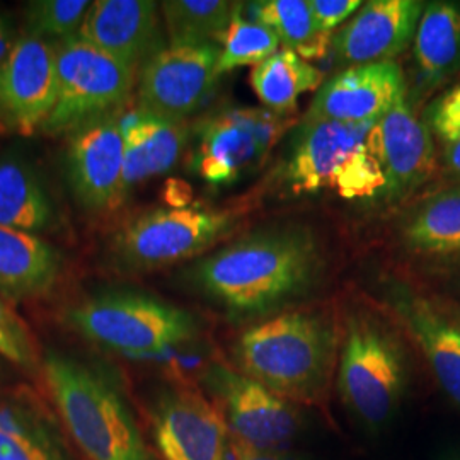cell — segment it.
<instances>
[{"label": "cell", "mask_w": 460, "mask_h": 460, "mask_svg": "<svg viewBox=\"0 0 460 460\" xmlns=\"http://www.w3.org/2000/svg\"><path fill=\"white\" fill-rule=\"evenodd\" d=\"M323 266L313 232L283 226L252 232L205 256L191 279L229 313L258 315L309 292Z\"/></svg>", "instance_id": "6da1fadb"}, {"label": "cell", "mask_w": 460, "mask_h": 460, "mask_svg": "<svg viewBox=\"0 0 460 460\" xmlns=\"http://www.w3.org/2000/svg\"><path fill=\"white\" fill-rule=\"evenodd\" d=\"M338 336L326 315L283 313L247 328L234 346L239 372L287 401H315L328 387Z\"/></svg>", "instance_id": "7a4b0ae2"}, {"label": "cell", "mask_w": 460, "mask_h": 460, "mask_svg": "<svg viewBox=\"0 0 460 460\" xmlns=\"http://www.w3.org/2000/svg\"><path fill=\"white\" fill-rule=\"evenodd\" d=\"M376 123L302 119L288 150L285 180L296 195L331 193L343 199L385 197Z\"/></svg>", "instance_id": "3957f363"}, {"label": "cell", "mask_w": 460, "mask_h": 460, "mask_svg": "<svg viewBox=\"0 0 460 460\" xmlns=\"http://www.w3.org/2000/svg\"><path fill=\"white\" fill-rule=\"evenodd\" d=\"M43 376L74 442L89 460H150L140 429L115 387L83 363L57 351Z\"/></svg>", "instance_id": "277c9868"}, {"label": "cell", "mask_w": 460, "mask_h": 460, "mask_svg": "<svg viewBox=\"0 0 460 460\" xmlns=\"http://www.w3.org/2000/svg\"><path fill=\"white\" fill-rule=\"evenodd\" d=\"M406 382V355L393 329L376 314H349L338 370L346 406L365 425L382 427L397 411Z\"/></svg>", "instance_id": "5b68a950"}, {"label": "cell", "mask_w": 460, "mask_h": 460, "mask_svg": "<svg viewBox=\"0 0 460 460\" xmlns=\"http://www.w3.org/2000/svg\"><path fill=\"white\" fill-rule=\"evenodd\" d=\"M66 321L84 338L130 357L163 353L197 336L195 317L154 296L110 292L72 307Z\"/></svg>", "instance_id": "8992f818"}, {"label": "cell", "mask_w": 460, "mask_h": 460, "mask_svg": "<svg viewBox=\"0 0 460 460\" xmlns=\"http://www.w3.org/2000/svg\"><path fill=\"white\" fill-rule=\"evenodd\" d=\"M137 72L77 36L57 41V99L40 132L72 135L87 123L121 115Z\"/></svg>", "instance_id": "52a82bcc"}, {"label": "cell", "mask_w": 460, "mask_h": 460, "mask_svg": "<svg viewBox=\"0 0 460 460\" xmlns=\"http://www.w3.org/2000/svg\"><path fill=\"white\" fill-rule=\"evenodd\" d=\"M241 212L203 205L154 208L138 215L113 239L118 263L133 271H152L191 260L235 230Z\"/></svg>", "instance_id": "ba28073f"}, {"label": "cell", "mask_w": 460, "mask_h": 460, "mask_svg": "<svg viewBox=\"0 0 460 460\" xmlns=\"http://www.w3.org/2000/svg\"><path fill=\"white\" fill-rule=\"evenodd\" d=\"M292 125V115L266 108L217 110L191 128V171L215 188L230 186L261 167Z\"/></svg>", "instance_id": "9c48e42d"}, {"label": "cell", "mask_w": 460, "mask_h": 460, "mask_svg": "<svg viewBox=\"0 0 460 460\" xmlns=\"http://www.w3.org/2000/svg\"><path fill=\"white\" fill-rule=\"evenodd\" d=\"M220 47L167 45L140 68L138 110L169 121H186L214 91Z\"/></svg>", "instance_id": "30bf717a"}, {"label": "cell", "mask_w": 460, "mask_h": 460, "mask_svg": "<svg viewBox=\"0 0 460 460\" xmlns=\"http://www.w3.org/2000/svg\"><path fill=\"white\" fill-rule=\"evenodd\" d=\"M57 99V43L21 34L0 66V135L41 130Z\"/></svg>", "instance_id": "8fae6325"}, {"label": "cell", "mask_w": 460, "mask_h": 460, "mask_svg": "<svg viewBox=\"0 0 460 460\" xmlns=\"http://www.w3.org/2000/svg\"><path fill=\"white\" fill-rule=\"evenodd\" d=\"M66 180L89 212H110L125 199V138L121 115L106 116L68 135Z\"/></svg>", "instance_id": "7c38bea8"}, {"label": "cell", "mask_w": 460, "mask_h": 460, "mask_svg": "<svg viewBox=\"0 0 460 460\" xmlns=\"http://www.w3.org/2000/svg\"><path fill=\"white\" fill-rule=\"evenodd\" d=\"M207 384L222 401L237 442L277 452L294 440L298 414L287 399L224 365L208 370Z\"/></svg>", "instance_id": "4fadbf2b"}, {"label": "cell", "mask_w": 460, "mask_h": 460, "mask_svg": "<svg viewBox=\"0 0 460 460\" xmlns=\"http://www.w3.org/2000/svg\"><path fill=\"white\" fill-rule=\"evenodd\" d=\"M425 4L420 0H370L331 38L338 66H358L393 58L411 45Z\"/></svg>", "instance_id": "5bb4252c"}, {"label": "cell", "mask_w": 460, "mask_h": 460, "mask_svg": "<svg viewBox=\"0 0 460 460\" xmlns=\"http://www.w3.org/2000/svg\"><path fill=\"white\" fill-rule=\"evenodd\" d=\"M402 68L393 62L348 66L324 81L304 119L376 123L406 98Z\"/></svg>", "instance_id": "9a60e30c"}, {"label": "cell", "mask_w": 460, "mask_h": 460, "mask_svg": "<svg viewBox=\"0 0 460 460\" xmlns=\"http://www.w3.org/2000/svg\"><path fill=\"white\" fill-rule=\"evenodd\" d=\"M163 24L157 2L94 0L77 38L138 70L167 47Z\"/></svg>", "instance_id": "2e32d148"}, {"label": "cell", "mask_w": 460, "mask_h": 460, "mask_svg": "<svg viewBox=\"0 0 460 460\" xmlns=\"http://www.w3.org/2000/svg\"><path fill=\"white\" fill-rule=\"evenodd\" d=\"M152 429L164 460H226V421L197 393L174 389L161 394L152 411Z\"/></svg>", "instance_id": "e0dca14e"}, {"label": "cell", "mask_w": 460, "mask_h": 460, "mask_svg": "<svg viewBox=\"0 0 460 460\" xmlns=\"http://www.w3.org/2000/svg\"><path fill=\"white\" fill-rule=\"evenodd\" d=\"M376 146L387 180L385 197L401 198L433 174L437 154L427 125L414 115L408 98L377 121Z\"/></svg>", "instance_id": "ac0fdd59"}, {"label": "cell", "mask_w": 460, "mask_h": 460, "mask_svg": "<svg viewBox=\"0 0 460 460\" xmlns=\"http://www.w3.org/2000/svg\"><path fill=\"white\" fill-rule=\"evenodd\" d=\"M125 138V193L150 178L169 172L190 144L186 121H169L135 110L121 115Z\"/></svg>", "instance_id": "d6986e66"}, {"label": "cell", "mask_w": 460, "mask_h": 460, "mask_svg": "<svg viewBox=\"0 0 460 460\" xmlns=\"http://www.w3.org/2000/svg\"><path fill=\"white\" fill-rule=\"evenodd\" d=\"M62 273V256L36 234L0 226V292L9 300L49 294Z\"/></svg>", "instance_id": "ffe728a7"}, {"label": "cell", "mask_w": 460, "mask_h": 460, "mask_svg": "<svg viewBox=\"0 0 460 460\" xmlns=\"http://www.w3.org/2000/svg\"><path fill=\"white\" fill-rule=\"evenodd\" d=\"M395 311L411 331L447 395L460 406V324L420 298H401Z\"/></svg>", "instance_id": "44dd1931"}, {"label": "cell", "mask_w": 460, "mask_h": 460, "mask_svg": "<svg viewBox=\"0 0 460 460\" xmlns=\"http://www.w3.org/2000/svg\"><path fill=\"white\" fill-rule=\"evenodd\" d=\"M421 81L437 84L460 70V4L429 2L414 36Z\"/></svg>", "instance_id": "7402d4cb"}, {"label": "cell", "mask_w": 460, "mask_h": 460, "mask_svg": "<svg viewBox=\"0 0 460 460\" xmlns=\"http://www.w3.org/2000/svg\"><path fill=\"white\" fill-rule=\"evenodd\" d=\"M249 84L263 108L292 115L302 94L319 91L324 84V74L294 51L281 49L263 64L252 66Z\"/></svg>", "instance_id": "603a6c76"}, {"label": "cell", "mask_w": 460, "mask_h": 460, "mask_svg": "<svg viewBox=\"0 0 460 460\" xmlns=\"http://www.w3.org/2000/svg\"><path fill=\"white\" fill-rule=\"evenodd\" d=\"M53 220L51 199L33 171L17 159H0V226L38 234Z\"/></svg>", "instance_id": "cb8c5ba5"}, {"label": "cell", "mask_w": 460, "mask_h": 460, "mask_svg": "<svg viewBox=\"0 0 460 460\" xmlns=\"http://www.w3.org/2000/svg\"><path fill=\"white\" fill-rule=\"evenodd\" d=\"M249 11L254 21L277 34L281 49L294 51L307 62L328 55L332 34L317 30L309 0H260L251 2Z\"/></svg>", "instance_id": "d4e9b609"}, {"label": "cell", "mask_w": 460, "mask_h": 460, "mask_svg": "<svg viewBox=\"0 0 460 460\" xmlns=\"http://www.w3.org/2000/svg\"><path fill=\"white\" fill-rule=\"evenodd\" d=\"M239 4L229 0L161 2L159 7L169 45H218Z\"/></svg>", "instance_id": "484cf974"}, {"label": "cell", "mask_w": 460, "mask_h": 460, "mask_svg": "<svg viewBox=\"0 0 460 460\" xmlns=\"http://www.w3.org/2000/svg\"><path fill=\"white\" fill-rule=\"evenodd\" d=\"M404 241L423 254L460 252V188L423 203L404 226Z\"/></svg>", "instance_id": "4316f807"}, {"label": "cell", "mask_w": 460, "mask_h": 460, "mask_svg": "<svg viewBox=\"0 0 460 460\" xmlns=\"http://www.w3.org/2000/svg\"><path fill=\"white\" fill-rule=\"evenodd\" d=\"M0 460H70L51 428L21 404H0Z\"/></svg>", "instance_id": "83f0119b"}, {"label": "cell", "mask_w": 460, "mask_h": 460, "mask_svg": "<svg viewBox=\"0 0 460 460\" xmlns=\"http://www.w3.org/2000/svg\"><path fill=\"white\" fill-rule=\"evenodd\" d=\"M218 75L241 66H256L281 49L277 34L254 19L243 16V4L234 13L227 30L218 40Z\"/></svg>", "instance_id": "f1b7e54d"}, {"label": "cell", "mask_w": 460, "mask_h": 460, "mask_svg": "<svg viewBox=\"0 0 460 460\" xmlns=\"http://www.w3.org/2000/svg\"><path fill=\"white\" fill-rule=\"evenodd\" d=\"M91 2L87 0H34L26 4V34L58 38V41L79 33Z\"/></svg>", "instance_id": "f546056e"}, {"label": "cell", "mask_w": 460, "mask_h": 460, "mask_svg": "<svg viewBox=\"0 0 460 460\" xmlns=\"http://www.w3.org/2000/svg\"><path fill=\"white\" fill-rule=\"evenodd\" d=\"M0 355L24 370H34L38 355L33 338L24 323L0 298Z\"/></svg>", "instance_id": "4dcf8cb0"}, {"label": "cell", "mask_w": 460, "mask_h": 460, "mask_svg": "<svg viewBox=\"0 0 460 460\" xmlns=\"http://www.w3.org/2000/svg\"><path fill=\"white\" fill-rule=\"evenodd\" d=\"M428 121L431 130L445 144L460 140V84L431 104L428 110Z\"/></svg>", "instance_id": "1f68e13d"}, {"label": "cell", "mask_w": 460, "mask_h": 460, "mask_svg": "<svg viewBox=\"0 0 460 460\" xmlns=\"http://www.w3.org/2000/svg\"><path fill=\"white\" fill-rule=\"evenodd\" d=\"M360 0H309V9L319 31L332 34L334 30L362 7Z\"/></svg>", "instance_id": "d6a6232c"}, {"label": "cell", "mask_w": 460, "mask_h": 460, "mask_svg": "<svg viewBox=\"0 0 460 460\" xmlns=\"http://www.w3.org/2000/svg\"><path fill=\"white\" fill-rule=\"evenodd\" d=\"M17 36L11 19L0 13V66L7 60L16 45Z\"/></svg>", "instance_id": "836d02e7"}, {"label": "cell", "mask_w": 460, "mask_h": 460, "mask_svg": "<svg viewBox=\"0 0 460 460\" xmlns=\"http://www.w3.org/2000/svg\"><path fill=\"white\" fill-rule=\"evenodd\" d=\"M235 454H237V460H294L287 456H281L279 452L252 448L243 442H235Z\"/></svg>", "instance_id": "e575fe53"}, {"label": "cell", "mask_w": 460, "mask_h": 460, "mask_svg": "<svg viewBox=\"0 0 460 460\" xmlns=\"http://www.w3.org/2000/svg\"><path fill=\"white\" fill-rule=\"evenodd\" d=\"M445 163L454 174L460 176V140L445 144Z\"/></svg>", "instance_id": "d590c367"}]
</instances>
